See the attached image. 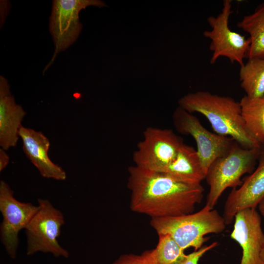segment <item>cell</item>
Segmentation results:
<instances>
[{
  "mask_svg": "<svg viewBox=\"0 0 264 264\" xmlns=\"http://www.w3.org/2000/svg\"><path fill=\"white\" fill-rule=\"evenodd\" d=\"M128 173L130 208L151 219L192 213L203 198L201 184L184 182L165 173L135 165L128 168Z\"/></svg>",
  "mask_w": 264,
  "mask_h": 264,
  "instance_id": "1",
  "label": "cell"
},
{
  "mask_svg": "<svg viewBox=\"0 0 264 264\" xmlns=\"http://www.w3.org/2000/svg\"><path fill=\"white\" fill-rule=\"evenodd\" d=\"M178 104L191 113L196 112L204 115L215 133L232 138L242 147L254 149L262 146L246 132L240 102L233 98L198 91L183 96L178 100Z\"/></svg>",
  "mask_w": 264,
  "mask_h": 264,
  "instance_id": "2",
  "label": "cell"
},
{
  "mask_svg": "<svg viewBox=\"0 0 264 264\" xmlns=\"http://www.w3.org/2000/svg\"><path fill=\"white\" fill-rule=\"evenodd\" d=\"M150 224L158 235L168 234L183 249L193 247L195 251L207 241L206 235L220 233L226 225L223 216L207 205L194 213L152 218Z\"/></svg>",
  "mask_w": 264,
  "mask_h": 264,
  "instance_id": "3",
  "label": "cell"
},
{
  "mask_svg": "<svg viewBox=\"0 0 264 264\" xmlns=\"http://www.w3.org/2000/svg\"><path fill=\"white\" fill-rule=\"evenodd\" d=\"M262 148L246 149L236 142L228 154L212 163L205 178L209 186L206 205L213 209L225 189L242 185L241 177L252 173Z\"/></svg>",
  "mask_w": 264,
  "mask_h": 264,
  "instance_id": "4",
  "label": "cell"
},
{
  "mask_svg": "<svg viewBox=\"0 0 264 264\" xmlns=\"http://www.w3.org/2000/svg\"><path fill=\"white\" fill-rule=\"evenodd\" d=\"M39 209L26 227V253L33 255L38 252L50 253L56 257H69L68 251L59 243L58 238L65 223L62 213L47 199H38Z\"/></svg>",
  "mask_w": 264,
  "mask_h": 264,
  "instance_id": "5",
  "label": "cell"
},
{
  "mask_svg": "<svg viewBox=\"0 0 264 264\" xmlns=\"http://www.w3.org/2000/svg\"><path fill=\"white\" fill-rule=\"evenodd\" d=\"M183 143L182 139L171 129L148 127L132 155L135 166L162 173Z\"/></svg>",
  "mask_w": 264,
  "mask_h": 264,
  "instance_id": "6",
  "label": "cell"
},
{
  "mask_svg": "<svg viewBox=\"0 0 264 264\" xmlns=\"http://www.w3.org/2000/svg\"><path fill=\"white\" fill-rule=\"evenodd\" d=\"M231 0H224L221 11L217 16H210L207 22L211 30H206L203 36L211 40L209 49L213 51L210 63L214 64L220 57H227L232 63H237L241 66L244 65L243 59L247 57L250 41L244 36L232 31L228 21L233 13Z\"/></svg>",
  "mask_w": 264,
  "mask_h": 264,
  "instance_id": "7",
  "label": "cell"
},
{
  "mask_svg": "<svg viewBox=\"0 0 264 264\" xmlns=\"http://www.w3.org/2000/svg\"><path fill=\"white\" fill-rule=\"evenodd\" d=\"M173 121L179 132L190 135L195 140L197 152L206 174L212 163L228 154L236 142L230 137L210 132L197 117L179 106L174 112Z\"/></svg>",
  "mask_w": 264,
  "mask_h": 264,
  "instance_id": "8",
  "label": "cell"
},
{
  "mask_svg": "<svg viewBox=\"0 0 264 264\" xmlns=\"http://www.w3.org/2000/svg\"><path fill=\"white\" fill-rule=\"evenodd\" d=\"M14 192L5 181L0 182V211L2 216L0 225L1 240L11 259L16 257L19 233L25 229L39 209L31 203L22 202L14 197Z\"/></svg>",
  "mask_w": 264,
  "mask_h": 264,
  "instance_id": "9",
  "label": "cell"
},
{
  "mask_svg": "<svg viewBox=\"0 0 264 264\" xmlns=\"http://www.w3.org/2000/svg\"><path fill=\"white\" fill-rule=\"evenodd\" d=\"M89 6L102 7L106 5L99 0L53 1L49 26L54 44L55 55L65 50L76 41L82 28L79 12Z\"/></svg>",
  "mask_w": 264,
  "mask_h": 264,
  "instance_id": "10",
  "label": "cell"
},
{
  "mask_svg": "<svg viewBox=\"0 0 264 264\" xmlns=\"http://www.w3.org/2000/svg\"><path fill=\"white\" fill-rule=\"evenodd\" d=\"M230 237L242 249L240 264H262L261 253L264 248V233L261 218L256 208L238 212Z\"/></svg>",
  "mask_w": 264,
  "mask_h": 264,
  "instance_id": "11",
  "label": "cell"
},
{
  "mask_svg": "<svg viewBox=\"0 0 264 264\" xmlns=\"http://www.w3.org/2000/svg\"><path fill=\"white\" fill-rule=\"evenodd\" d=\"M256 170L244 178L242 185L233 188L225 201L223 217L226 225L239 211L256 208L264 198V145L262 146Z\"/></svg>",
  "mask_w": 264,
  "mask_h": 264,
  "instance_id": "12",
  "label": "cell"
},
{
  "mask_svg": "<svg viewBox=\"0 0 264 264\" xmlns=\"http://www.w3.org/2000/svg\"><path fill=\"white\" fill-rule=\"evenodd\" d=\"M19 136L22 140L24 153L42 176L58 180L66 179L65 171L50 159L48 155L50 142L41 132L22 125Z\"/></svg>",
  "mask_w": 264,
  "mask_h": 264,
  "instance_id": "13",
  "label": "cell"
},
{
  "mask_svg": "<svg viewBox=\"0 0 264 264\" xmlns=\"http://www.w3.org/2000/svg\"><path fill=\"white\" fill-rule=\"evenodd\" d=\"M26 114L16 104L7 79L0 77V146L5 151L14 147L19 139L22 122Z\"/></svg>",
  "mask_w": 264,
  "mask_h": 264,
  "instance_id": "14",
  "label": "cell"
},
{
  "mask_svg": "<svg viewBox=\"0 0 264 264\" xmlns=\"http://www.w3.org/2000/svg\"><path fill=\"white\" fill-rule=\"evenodd\" d=\"M162 173L179 181L191 184H200L206 176L197 150L184 143L180 148L176 157Z\"/></svg>",
  "mask_w": 264,
  "mask_h": 264,
  "instance_id": "15",
  "label": "cell"
},
{
  "mask_svg": "<svg viewBox=\"0 0 264 264\" xmlns=\"http://www.w3.org/2000/svg\"><path fill=\"white\" fill-rule=\"evenodd\" d=\"M240 103L246 132L260 144L264 145V95L259 98L245 95Z\"/></svg>",
  "mask_w": 264,
  "mask_h": 264,
  "instance_id": "16",
  "label": "cell"
},
{
  "mask_svg": "<svg viewBox=\"0 0 264 264\" xmlns=\"http://www.w3.org/2000/svg\"><path fill=\"white\" fill-rule=\"evenodd\" d=\"M241 28L249 35L250 41L248 59L264 58V2L260 4L254 12L244 16L237 23Z\"/></svg>",
  "mask_w": 264,
  "mask_h": 264,
  "instance_id": "17",
  "label": "cell"
},
{
  "mask_svg": "<svg viewBox=\"0 0 264 264\" xmlns=\"http://www.w3.org/2000/svg\"><path fill=\"white\" fill-rule=\"evenodd\" d=\"M241 86L246 95L259 98L264 95V58H249L240 70Z\"/></svg>",
  "mask_w": 264,
  "mask_h": 264,
  "instance_id": "18",
  "label": "cell"
},
{
  "mask_svg": "<svg viewBox=\"0 0 264 264\" xmlns=\"http://www.w3.org/2000/svg\"><path fill=\"white\" fill-rule=\"evenodd\" d=\"M158 235V241L154 248L158 264H177L186 254L176 241L168 234Z\"/></svg>",
  "mask_w": 264,
  "mask_h": 264,
  "instance_id": "19",
  "label": "cell"
},
{
  "mask_svg": "<svg viewBox=\"0 0 264 264\" xmlns=\"http://www.w3.org/2000/svg\"><path fill=\"white\" fill-rule=\"evenodd\" d=\"M112 264H158L154 249L147 250L139 255L125 254L121 255Z\"/></svg>",
  "mask_w": 264,
  "mask_h": 264,
  "instance_id": "20",
  "label": "cell"
},
{
  "mask_svg": "<svg viewBox=\"0 0 264 264\" xmlns=\"http://www.w3.org/2000/svg\"><path fill=\"white\" fill-rule=\"evenodd\" d=\"M217 244V242H214L209 245L202 246L198 250L186 255L177 264H198L201 257L207 251L216 247Z\"/></svg>",
  "mask_w": 264,
  "mask_h": 264,
  "instance_id": "21",
  "label": "cell"
},
{
  "mask_svg": "<svg viewBox=\"0 0 264 264\" xmlns=\"http://www.w3.org/2000/svg\"><path fill=\"white\" fill-rule=\"evenodd\" d=\"M9 162V157L2 148L0 149V171L6 167Z\"/></svg>",
  "mask_w": 264,
  "mask_h": 264,
  "instance_id": "22",
  "label": "cell"
},
{
  "mask_svg": "<svg viewBox=\"0 0 264 264\" xmlns=\"http://www.w3.org/2000/svg\"><path fill=\"white\" fill-rule=\"evenodd\" d=\"M258 206L260 213L264 217V198L259 203Z\"/></svg>",
  "mask_w": 264,
  "mask_h": 264,
  "instance_id": "23",
  "label": "cell"
},
{
  "mask_svg": "<svg viewBox=\"0 0 264 264\" xmlns=\"http://www.w3.org/2000/svg\"><path fill=\"white\" fill-rule=\"evenodd\" d=\"M261 259L262 264H264V248L262 250L261 253Z\"/></svg>",
  "mask_w": 264,
  "mask_h": 264,
  "instance_id": "24",
  "label": "cell"
}]
</instances>
